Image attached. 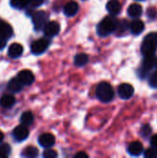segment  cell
I'll use <instances>...</instances> for the list:
<instances>
[{
  "instance_id": "obj_1",
  "label": "cell",
  "mask_w": 157,
  "mask_h": 158,
  "mask_svg": "<svg viewBox=\"0 0 157 158\" xmlns=\"http://www.w3.org/2000/svg\"><path fill=\"white\" fill-rule=\"evenodd\" d=\"M118 20L114 16L105 17L97 26V33L100 36H107L117 31Z\"/></svg>"
},
{
  "instance_id": "obj_2",
  "label": "cell",
  "mask_w": 157,
  "mask_h": 158,
  "mask_svg": "<svg viewBox=\"0 0 157 158\" xmlns=\"http://www.w3.org/2000/svg\"><path fill=\"white\" fill-rule=\"evenodd\" d=\"M157 48V32L149 33L143 40L141 51L144 56H155Z\"/></svg>"
},
{
  "instance_id": "obj_3",
  "label": "cell",
  "mask_w": 157,
  "mask_h": 158,
  "mask_svg": "<svg viewBox=\"0 0 157 158\" xmlns=\"http://www.w3.org/2000/svg\"><path fill=\"white\" fill-rule=\"evenodd\" d=\"M114 95H115L114 90L108 82L103 81L96 88V96L102 102L105 103L110 102L114 98Z\"/></svg>"
},
{
  "instance_id": "obj_4",
  "label": "cell",
  "mask_w": 157,
  "mask_h": 158,
  "mask_svg": "<svg viewBox=\"0 0 157 158\" xmlns=\"http://www.w3.org/2000/svg\"><path fill=\"white\" fill-rule=\"evenodd\" d=\"M50 44V41L47 38H41L32 42L31 45V51L33 55H42L44 53Z\"/></svg>"
},
{
  "instance_id": "obj_5",
  "label": "cell",
  "mask_w": 157,
  "mask_h": 158,
  "mask_svg": "<svg viewBox=\"0 0 157 158\" xmlns=\"http://www.w3.org/2000/svg\"><path fill=\"white\" fill-rule=\"evenodd\" d=\"M47 19H48V15L44 11H37L33 13L31 16V19L34 26V30L40 31L43 29L44 25L47 23Z\"/></svg>"
},
{
  "instance_id": "obj_6",
  "label": "cell",
  "mask_w": 157,
  "mask_h": 158,
  "mask_svg": "<svg viewBox=\"0 0 157 158\" xmlns=\"http://www.w3.org/2000/svg\"><path fill=\"white\" fill-rule=\"evenodd\" d=\"M18 80L21 82V84L24 86H28L31 85L33 81H34V75L31 70L28 69H23L21 71L19 72L18 76H17Z\"/></svg>"
},
{
  "instance_id": "obj_7",
  "label": "cell",
  "mask_w": 157,
  "mask_h": 158,
  "mask_svg": "<svg viewBox=\"0 0 157 158\" xmlns=\"http://www.w3.org/2000/svg\"><path fill=\"white\" fill-rule=\"evenodd\" d=\"M60 31V26L56 21H49L43 27L44 35L47 37H54L58 34Z\"/></svg>"
},
{
  "instance_id": "obj_8",
  "label": "cell",
  "mask_w": 157,
  "mask_h": 158,
  "mask_svg": "<svg viewBox=\"0 0 157 158\" xmlns=\"http://www.w3.org/2000/svg\"><path fill=\"white\" fill-rule=\"evenodd\" d=\"M118 93L120 98L122 99H130L134 93V88L132 85L129 83H122L118 86Z\"/></svg>"
},
{
  "instance_id": "obj_9",
  "label": "cell",
  "mask_w": 157,
  "mask_h": 158,
  "mask_svg": "<svg viewBox=\"0 0 157 158\" xmlns=\"http://www.w3.org/2000/svg\"><path fill=\"white\" fill-rule=\"evenodd\" d=\"M29 136V130L24 125H19L16 127L13 131V137L18 142H22L26 140Z\"/></svg>"
},
{
  "instance_id": "obj_10",
  "label": "cell",
  "mask_w": 157,
  "mask_h": 158,
  "mask_svg": "<svg viewBox=\"0 0 157 158\" xmlns=\"http://www.w3.org/2000/svg\"><path fill=\"white\" fill-rule=\"evenodd\" d=\"M38 143H40L41 146H43L44 148H50L55 144L56 138L51 133H43L39 137Z\"/></svg>"
},
{
  "instance_id": "obj_11",
  "label": "cell",
  "mask_w": 157,
  "mask_h": 158,
  "mask_svg": "<svg viewBox=\"0 0 157 158\" xmlns=\"http://www.w3.org/2000/svg\"><path fill=\"white\" fill-rule=\"evenodd\" d=\"M79 10V5L75 1L68 2L64 6V13L68 17H73L77 14Z\"/></svg>"
},
{
  "instance_id": "obj_12",
  "label": "cell",
  "mask_w": 157,
  "mask_h": 158,
  "mask_svg": "<svg viewBox=\"0 0 157 158\" xmlns=\"http://www.w3.org/2000/svg\"><path fill=\"white\" fill-rule=\"evenodd\" d=\"M12 34H13L12 27L6 21L0 19V36L5 39H8L12 36Z\"/></svg>"
},
{
  "instance_id": "obj_13",
  "label": "cell",
  "mask_w": 157,
  "mask_h": 158,
  "mask_svg": "<svg viewBox=\"0 0 157 158\" xmlns=\"http://www.w3.org/2000/svg\"><path fill=\"white\" fill-rule=\"evenodd\" d=\"M23 53V47L20 44H12L9 47H8V51L7 54L10 57L12 58H17L19 57Z\"/></svg>"
},
{
  "instance_id": "obj_14",
  "label": "cell",
  "mask_w": 157,
  "mask_h": 158,
  "mask_svg": "<svg viewBox=\"0 0 157 158\" xmlns=\"http://www.w3.org/2000/svg\"><path fill=\"white\" fill-rule=\"evenodd\" d=\"M143 151V146L140 142H133L128 147V152L132 156H139Z\"/></svg>"
},
{
  "instance_id": "obj_15",
  "label": "cell",
  "mask_w": 157,
  "mask_h": 158,
  "mask_svg": "<svg viewBox=\"0 0 157 158\" xmlns=\"http://www.w3.org/2000/svg\"><path fill=\"white\" fill-rule=\"evenodd\" d=\"M106 9L111 15H118L121 10V4L118 0H109L106 4Z\"/></svg>"
},
{
  "instance_id": "obj_16",
  "label": "cell",
  "mask_w": 157,
  "mask_h": 158,
  "mask_svg": "<svg viewBox=\"0 0 157 158\" xmlns=\"http://www.w3.org/2000/svg\"><path fill=\"white\" fill-rule=\"evenodd\" d=\"M155 60H156V58L155 57V56H145V59L143 60V67L141 69V71L146 73L149 70H151L155 66Z\"/></svg>"
},
{
  "instance_id": "obj_17",
  "label": "cell",
  "mask_w": 157,
  "mask_h": 158,
  "mask_svg": "<svg viewBox=\"0 0 157 158\" xmlns=\"http://www.w3.org/2000/svg\"><path fill=\"white\" fill-rule=\"evenodd\" d=\"M16 103V99L11 94H4L0 98V106L4 108H11Z\"/></svg>"
},
{
  "instance_id": "obj_18",
  "label": "cell",
  "mask_w": 157,
  "mask_h": 158,
  "mask_svg": "<svg viewBox=\"0 0 157 158\" xmlns=\"http://www.w3.org/2000/svg\"><path fill=\"white\" fill-rule=\"evenodd\" d=\"M130 28L133 34L138 35V34L142 33L143 31L144 30V23L140 19H135L130 24Z\"/></svg>"
},
{
  "instance_id": "obj_19",
  "label": "cell",
  "mask_w": 157,
  "mask_h": 158,
  "mask_svg": "<svg viewBox=\"0 0 157 158\" xmlns=\"http://www.w3.org/2000/svg\"><path fill=\"white\" fill-rule=\"evenodd\" d=\"M143 13V7L139 4H132L128 8V14L131 18H139Z\"/></svg>"
},
{
  "instance_id": "obj_20",
  "label": "cell",
  "mask_w": 157,
  "mask_h": 158,
  "mask_svg": "<svg viewBox=\"0 0 157 158\" xmlns=\"http://www.w3.org/2000/svg\"><path fill=\"white\" fill-rule=\"evenodd\" d=\"M7 88L9 89L10 92L12 93H19L22 88H23V85L21 84V82L18 80V78H13L9 81L8 82V85H7Z\"/></svg>"
},
{
  "instance_id": "obj_21",
  "label": "cell",
  "mask_w": 157,
  "mask_h": 158,
  "mask_svg": "<svg viewBox=\"0 0 157 158\" xmlns=\"http://www.w3.org/2000/svg\"><path fill=\"white\" fill-rule=\"evenodd\" d=\"M33 121H34V117H33V114L31 111L24 112L20 117V122L24 126L31 125L33 123Z\"/></svg>"
},
{
  "instance_id": "obj_22",
  "label": "cell",
  "mask_w": 157,
  "mask_h": 158,
  "mask_svg": "<svg viewBox=\"0 0 157 158\" xmlns=\"http://www.w3.org/2000/svg\"><path fill=\"white\" fill-rule=\"evenodd\" d=\"M39 155V151L36 147L34 146H28L27 148H25L23 150V153H22V156L24 157H36L37 156Z\"/></svg>"
},
{
  "instance_id": "obj_23",
  "label": "cell",
  "mask_w": 157,
  "mask_h": 158,
  "mask_svg": "<svg viewBox=\"0 0 157 158\" xmlns=\"http://www.w3.org/2000/svg\"><path fill=\"white\" fill-rule=\"evenodd\" d=\"M89 57L86 54H78L74 58V63L78 67H82L87 64Z\"/></svg>"
},
{
  "instance_id": "obj_24",
  "label": "cell",
  "mask_w": 157,
  "mask_h": 158,
  "mask_svg": "<svg viewBox=\"0 0 157 158\" xmlns=\"http://www.w3.org/2000/svg\"><path fill=\"white\" fill-rule=\"evenodd\" d=\"M10 4L14 8L23 9L30 4V0H11Z\"/></svg>"
},
{
  "instance_id": "obj_25",
  "label": "cell",
  "mask_w": 157,
  "mask_h": 158,
  "mask_svg": "<svg viewBox=\"0 0 157 158\" xmlns=\"http://www.w3.org/2000/svg\"><path fill=\"white\" fill-rule=\"evenodd\" d=\"M11 152V148L8 144L4 143L0 146V158L7 157L10 155Z\"/></svg>"
},
{
  "instance_id": "obj_26",
  "label": "cell",
  "mask_w": 157,
  "mask_h": 158,
  "mask_svg": "<svg viewBox=\"0 0 157 158\" xmlns=\"http://www.w3.org/2000/svg\"><path fill=\"white\" fill-rule=\"evenodd\" d=\"M144 157L146 158H156L157 157V149L152 147L149 148L145 151L144 153Z\"/></svg>"
},
{
  "instance_id": "obj_27",
  "label": "cell",
  "mask_w": 157,
  "mask_h": 158,
  "mask_svg": "<svg viewBox=\"0 0 157 158\" xmlns=\"http://www.w3.org/2000/svg\"><path fill=\"white\" fill-rule=\"evenodd\" d=\"M128 28H129V23H128L126 20H122V21L118 22L117 30H118L119 32H125V31H127Z\"/></svg>"
},
{
  "instance_id": "obj_28",
  "label": "cell",
  "mask_w": 157,
  "mask_h": 158,
  "mask_svg": "<svg viewBox=\"0 0 157 158\" xmlns=\"http://www.w3.org/2000/svg\"><path fill=\"white\" fill-rule=\"evenodd\" d=\"M151 132H152V129H151V127L149 125L143 126V128L141 130V134H142L143 137H144V138L145 137H148L151 134Z\"/></svg>"
},
{
  "instance_id": "obj_29",
  "label": "cell",
  "mask_w": 157,
  "mask_h": 158,
  "mask_svg": "<svg viewBox=\"0 0 157 158\" xmlns=\"http://www.w3.org/2000/svg\"><path fill=\"white\" fill-rule=\"evenodd\" d=\"M43 156L44 158H55L57 156V153L55 150L52 149H47L46 151L43 152Z\"/></svg>"
},
{
  "instance_id": "obj_30",
  "label": "cell",
  "mask_w": 157,
  "mask_h": 158,
  "mask_svg": "<svg viewBox=\"0 0 157 158\" xmlns=\"http://www.w3.org/2000/svg\"><path fill=\"white\" fill-rule=\"evenodd\" d=\"M149 84L153 88H157V71H155L149 79Z\"/></svg>"
},
{
  "instance_id": "obj_31",
  "label": "cell",
  "mask_w": 157,
  "mask_h": 158,
  "mask_svg": "<svg viewBox=\"0 0 157 158\" xmlns=\"http://www.w3.org/2000/svg\"><path fill=\"white\" fill-rule=\"evenodd\" d=\"M43 3V0H30L31 6H34V7L40 6Z\"/></svg>"
},
{
  "instance_id": "obj_32",
  "label": "cell",
  "mask_w": 157,
  "mask_h": 158,
  "mask_svg": "<svg viewBox=\"0 0 157 158\" xmlns=\"http://www.w3.org/2000/svg\"><path fill=\"white\" fill-rule=\"evenodd\" d=\"M151 144L154 148L157 149V134L154 135L151 139Z\"/></svg>"
},
{
  "instance_id": "obj_33",
  "label": "cell",
  "mask_w": 157,
  "mask_h": 158,
  "mask_svg": "<svg viewBox=\"0 0 157 158\" xmlns=\"http://www.w3.org/2000/svg\"><path fill=\"white\" fill-rule=\"evenodd\" d=\"M6 39L0 36V50L4 49L6 47Z\"/></svg>"
},
{
  "instance_id": "obj_34",
  "label": "cell",
  "mask_w": 157,
  "mask_h": 158,
  "mask_svg": "<svg viewBox=\"0 0 157 158\" xmlns=\"http://www.w3.org/2000/svg\"><path fill=\"white\" fill-rule=\"evenodd\" d=\"M75 157L76 158H87L88 157V155L86 154V153H84V152H79V153H77L76 155H75Z\"/></svg>"
},
{
  "instance_id": "obj_35",
  "label": "cell",
  "mask_w": 157,
  "mask_h": 158,
  "mask_svg": "<svg viewBox=\"0 0 157 158\" xmlns=\"http://www.w3.org/2000/svg\"><path fill=\"white\" fill-rule=\"evenodd\" d=\"M3 140H4V133L0 131V143H2Z\"/></svg>"
},
{
  "instance_id": "obj_36",
  "label": "cell",
  "mask_w": 157,
  "mask_h": 158,
  "mask_svg": "<svg viewBox=\"0 0 157 158\" xmlns=\"http://www.w3.org/2000/svg\"><path fill=\"white\" fill-rule=\"evenodd\" d=\"M155 67L157 68V58H156V60H155Z\"/></svg>"
},
{
  "instance_id": "obj_37",
  "label": "cell",
  "mask_w": 157,
  "mask_h": 158,
  "mask_svg": "<svg viewBox=\"0 0 157 158\" xmlns=\"http://www.w3.org/2000/svg\"><path fill=\"white\" fill-rule=\"evenodd\" d=\"M138 1H143V0H138Z\"/></svg>"
}]
</instances>
